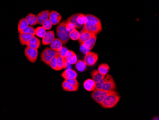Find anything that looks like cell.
I'll return each instance as SVG.
<instances>
[{
	"label": "cell",
	"mask_w": 159,
	"mask_h": 120,
	"mask_svg": "<svg viewBox=\"0 0 159 120\" xmlns=\"http://www.w3.org/2000/svg\"><path fill=\"white\" fill-rule=\"evenodd\" d=\"M121 99L118 93L111 94L107 96L100 103L102 107L106 109L112 108L116 105Z\"/></svg>",
	"instance_id": "6da1fadb"
},
{
	"label": "cell",
	"mask_w": 159,
	"mask_h": 120,
	"mask_svg": "<svg viewBox=\"0 0 159 120\" xmlns=\"http://www.w3.org/2000/svg\"><path fill=\"white\" fill-rule=\"evenodd\" d=\"M67 22L63 21L60 23L56 28V33L58 38L63 42V45H65L68 42L70 37V32L67 30L66 28V24Z\"/></svg>",
	"instance_id": "7a4b0ae2"
},
{
	"label": "cell",
	"mask_w": 159,
	"mask_h": 120,
	"mask_svg": "<svg viewBox=\"0 0 159 120\" xmlns=\"http://www.w3.org/2000/svg\"><path fill=\"white\" fill-rule=\"evenodd\" d=\"M113 93H118L116 91H105L102 89H95L93 91V92L92 94V98L97 103L100 104L103 101L107 96Z\"/></svg>",
	"instance_id": "3957f363"
},
{
	"label": "cell",
	"mask_w": 159,
	"mask_h": 120,
	"mask_svg": "<svg viewBox=\"0 0 159 120\" xmlns=\"http://www.w3.org/2000/svg\"><path fill=\"white\" fill-rule=\"evenodd\" d=\"M58 55V52L55 51L50 48H46L44 49L40 55V59L43 62L49 65L51 59Z\"/></svg>",
	"instance_id": "277c9868"
},
{
	"label": "cell",
	"mask_w": 159,
	"mask_h": 120,
	"mask_svg": "<svg viewBox=\"0 0 159 120\" xmlns=\"http://www.w3.org/2000/svg\"><path fill=\"white\" fill-rule=\"evenodd\" d=\"M117 89L116 85L112 76L107 74L104 77V80L102 89L105 91H115Z\"/></svg>",
	"instance_id": "5b68a950"
},
{
	"label": "cell",
	"mask_w": 159,
	"mask_h": 120,
	"mask_svg": "<svg viewBox=\"0 0 159 120\" xmlns=\"http://www.w3.org/2000/svg\"><path fill=\"white\" fill-rule=\"evenodd\" d=\"M83 28L86 31L96 35L102 31V23H86L84 25Z\"/></svg>",
	"instance_id": "8992f818"
},
{
	"label": "cell",
	"mask_w": 159,
	"mask_h": 120,
	"mask_svg": "<svg viewBox=\"0 0 159 120\" xmlns=\"http://www.w3.org/2000/svg\"><path fill=\"white\" fill-rule=\"evenodd\" d=\"M98 59V54L91 51L85 54L83 58V61L88 66H92L95 65Z\"/></svg>",
	"instance_id": "52a82bcc"
},
{
	"label": "cell",
	"mask_w": 159,
	"mask_h": 120,
	"mask_svg": "<svg viewBox=\"0 0 159 120\" xmlns=\"http://www.w3.org/2000/svg\"><path fill=\"white\" fill-rule=\"evenodd\" d=\"M25 55L31 63H35L38 58V49L26 47L25 49Z\"/></svg>",
	"instance_id": "ba28073f"
},
{
	"label": "cell",
	"mask_w": 159,
	"mask_h": 120,
	"mask_svg": "<svg viewBox=\"0 0 159 120\" xmlns=\"http://www.w3.org/2000/svg\"><path fill=\"white\" fill-rule=\"evenodd\" d=\"M94 34H93L91 33L90 32L86 31L84 28H82V29L80 32V36L78 39L80 44H83L89 40Z\"/></svg>",
	"instance_id": "9c48e42d"
},
{
	"label": "cell",
	"mask_w": 159,
	"mask_h": 120,
	"mask_svg": "<svg viewBox=\"0 0 159 120\" xmlns=\"http://www.w3.org/2000/svg\"><path fill=\"white\" fill-rule=\"evenodd\" d=\"M49 19L50 20L52 25L53 26L57 25L62 19L61 15L59 12L55 11H51L49 15Z\"/></svg>",
	"instance_id": "30bf717a"
},
{
	"label": "cell",
	"mask_w": 159,
	"mask_h": 120,
	"mask_svg": "<svg viewBox=\"0 0 159 120\" xmlns=\"http://www.w3.org/2000/svg\"><path fill=\"white\" fill-rule=\"evenodd\" d=\"M55 38V33L54 31L49 30L47 31L46 34L43 37L42 43L43 45H50Z\"/></svg>",
	"instance_id": "8fae6325"
},
{
	"label": "cell",
	"mask_w": 159,
	"mask_h": 120,
	"mask_svg": "<svg viewBox=\"0 0 159 120\" xmlns=\"http://www.w3.org/2000/svg\"><path fill=\"white\" fill-rule=\"evenodd\" d=\"M77 72L74 70L68 69L65 70L61 74V76L65 80L74 79L77 77Z\"/></svg>",
	"instance_id": "7c38bea8"
},
{
	"label": "cell",
	"mask_w": 159,
	"mask_h": 120,
	"mask_svg": "<svg viewBox=\"0 0 159 120\" xmlns=\"http://www.w3.org/2000/svg\"><path fill=\"white\" fill-rule=\"evenodd\" d=\"M40 41L37 37L33 36L29 41L26 45L27 47L32 48L33 49H38L40 46Z\"/></svg>",
	"instance_id": "4fadbf2b"
},
{
	"label": "cell",
	"mask_w": 159,
	"mask_h": 120,
	"mask_svg": "<svg viewBox=\"0 0 159 120\" xmlns=\"http://www.w3.org/2000/svg\"><path fill=\"white\" fill-rule=\"evenodd\" d=\"M50 14V12L49 10H45L39 13L37 15L38 24L42 25L46 20L49 18Z\"/></svg>",
	"instance_id": "5bb4252c"
},
{
	"label": "cell",
	"mask_w": 159,
	"mask_h": 120,
	"mask_svg": "<svg viewBox=\"0 0 159 120\" xmlns=\"http://www.w3.org/2000/svg\"><path fill=\"white\" fill-rule=\"evenodd\" d=\"M63 42L59 38H55L50 44V48L55 51L59 52L63 47Z\"/></svg>",
	"instance_id": "9a60e30c"
},
{
	"label": "cell",
	"mask_w": 159,
	"mask_h": 120,
	"mask_svg": "<svg viewBox=\"0 0 159 120\" xmlns=\"http://www.w3.org/2000/svg\"><path fill=\"white\" fill-rule=\"evenodd\" d=\"M56 59L57 64L58 68L59 70L66 69L67 67L68 62L65 59L61 56L58 55L56 56Z\"/></svg>",
	"instance_id": "2e32d148"
},
{
	"label": "cell",
	"mask_w": 159,
	"mask_h": 120,
	"mask_svg": "<svg viewBox=\"0 0 159 120\" xmlns=\"http://www.w3.org/2000/svg\"><path fill=\"white\" fill-rule=\"evenodd\" d=\"M97 36L96 34H94L89 40L81 45H83V47L87 48L88 50H91L93 48L94 45L95 44Z\"/></svg>",
	"instance_id": "e0dca14e"
},
{
	"label": "cell",
	"mask_w": 159,
	"mask_h": 120,
	"mask_svg": "<svg viewBox=\"0 0 159 120\" xmlns=\"http://www.w3.org/2000/svg\"><path fill=\"white\" fill-rule=\"evenodd\" d=\"M83 87L88 91H94L95 89V82L93 81V79L89 78L85 80L83 83Z\"/></svg>",
	"instance_id": "ac0fdd59"
},
{
	"label": "cell",
	"mask_w": 159,
	"mask_h": 120,
	"mask_svg": "<svg viewBox=\"0 0 159 120\" xmlns=\"http://www.w3.org/2000/svg\"><path fill=\"white\" fill-rule=\"evenodd\" d=\"M33 37V36L32 34L20 32L19 37V41H20L21 44L22 45H26L32 37Z\"/></svg>",
	"instance_id": "d6986e66"
},
{
	"label": "cell",
	"mask_w": 159,
	"mask_h": 120,
	"mask_svg": "<svg viewBox=\"0 0 159 120\" xmlns=\"http://www.w3.org/2000/svg\"><path fill=\"white\" fill-rule=\"evenodd\" d=\"M91 75L93 80L95 83L100 81L105 77V76L102 75L100 73L99 71H98V70H93L91 72Z\"/></svg>",
	"instance_id": "ffe728a7"
},
{
	"label": "cell",
	"mask_w": 159,
	"mask_h": 120,
	"mask_svg": "<svg viewBox=\"0 0 159 120\" xmlns=\"http://www.w3.org/2000/svg\"><path fill=\"white\" fill-rule=\"evenodd\" d=\"M26 20L28 23L29 26H35L38 23L37 16L33 14H28L25 17Z\"/></svg>",
	"instance_id": "44dd1931"
},
{
	"label": "cell",
	"mask_w": 159,
	"mask_h": 120,
	"mask_svg": "<svg viewBox=\"0 0 159 120\" xmlns=\"http://www.w3.org/2000/svg\"><path fill=\"white\" fill-rule=\"evenodd\" d=\"M110 67L108 64L103 63L98 67V70L103 76H106L110 70Z\"/></svg>",
	"instance_id": "7402d4cb"
},
{
	"label": "cell",
	"mask_w": 159,
	"mask_h": 120,
	"mask_svg": "<svg viewBox=\"0 0 159 120\" xmlns=\"http://www.w3.org/2000/svg\"><path fill=\"white\" fill-rule=\"evenodd\" d=\"M75 64L76 70L80 72H83L85 70L87 67V65L83 60H78Z\"/></svg>",
	"instance_id": "603a6c76"
},
{
	"label": "cell",
	"mask_w": 159,
	"mask_h": 120,
	"mask_svg": "<svg viewBox=\"0 0 159 120\" xmlns=\"http://www.w3.org/2000/svg\"><path fill=\"white\" fill-rule=\"evenodd\" d=\"M28 26H29V24L26 21L25 18L21 19L19 22L18 25V31L19 33H20V32H22Z\"/></svg>",
	"instance_id": "cb8c5ba5"
},
{
	"label": "cell",
	"mask_w": 159,
	"mask_h": 120,
	"mask_svg": "<svg viewBox=\"0 0 159 120\" xmlns=\"http://www.w3.org/2000/svg\"><path fill=\"white\" fill-rule=\"evenodd\" d=\"M86 16L87 17V20H88L87 23H101L100 20L98 18V17L94 16L93 15L87 14L86 15Z\"/></svg>",
	"instance_id": "d4e9b609"
},
{
	"label": "cell",
	"mask_w": 159,
	"mask_h": 120,
	"mask_svg": "<svg viewBox=\"0 0 159 120\" xmlns=\"http://www.w3.org/2000/svg\"><path fill=\"white\" fill-rule=\"evenodd\" d=\"M46 32V30L43 26H39L35 29V34L40 38H43Z\"/></svg>",
	"instance_id": "484cf974"
},
{
	"label": "cell",
	"mask_w": 159,
	"mask_h": 120,
	"mask_svg": "<svg viewBox=\"0 0 159 120\" xmlns=\"http://www.w3.org/2000/svg\"><path fill=\"white\" fill-rule=\"evenodd\" d=\"M78 15V14H74V15H72L71 16H70L69 18H68L67 22H68L72 23L74 24L75 26H76V29H79V28H81L82 27V26L80 25L77 22V17Z\"/></svg>",
	"instance_id": "4316f807"
},
{
	"label": "cell",
	"mask_w": 159,
	"mask_h": 120,
	"mask_svg": "<svg viewBox=\"0 0 159 120\" xmlns=\"http://www.w3.org/2000/svg\"><path fill=\"white\" fill-rule=\"evenodd\" d=\"M87 17L86 15L83 14H78V15L77 17V22L80 25L82 26L85 25L87 22Z\"/></svg>",
	"instance_id": "83f0119b"
},
{
	"label": "cell",
	"mask_w": 159,
	"mask_h": 120,
	"mask_svg": "<svg viewBox=\"0 0 159 120\" xmlns=\"http://www.w3.org/2000/svg\"><path fill=\"white\" fill-rule=\"evenodd\" d=\"M62 87L64 91H69V92H72V91H76V89L74 88V87L69 83L67 81L65 80L64 81H63L62 83Z\"/></svg>",
	"instance_id": "f1b7e54d"
},
{
	"label": "cell",
	"mask_w": 159,
	"mask_h": 120,
	"mask_svg": "<svg viewBox=\"0 0 159 120\" xmlns=\"http://www.w3.org/2000/svg\"><path fill=\"white\" fill-rule=\"evenodd\" d=\"M80 36V33L76 29L73 30L69 33V37L72 40H78Z\"/></svg>",
	"instance_id": "f546056e"
},
{
	"label": "cell",
	"mask_w": 159,
	"mask_h": 120,
	"mask_svg": "<svg viewBox=\"0 0 159 120\" xmlns=\"http://www.w3.org/2000/svg\"><path fill=\"white\" fill-rule=\"evenodd\" d=\"M66 81L68 82L72 87H74L76 91L78 89L79 87V83L76 78L74 79H71V80H66Z\"/></svg>",
	"instance_id": "4dcf8cb0"
},
{
	"label": "cell",
	"mask_w": 159,
	"mask_h": 120,
	"mask_svg": "<svg viewBox=\"0 0 159 120\" xmlns=\"http://www.w3.org/2000/svg\"><path fill=\"white\" fill-rule=\"evenodd\" d=\"M21 32L22 33H24L32 34V35L33 36H35V29L33 26H28L27 27L25 28Z\"/></svg>",
	"instance_id": "1f68e13d"
},
{
	"label": "cell",
	"mask_w": 159,
	"mask_h": 120,
	"mask_svg": "<svg viewBox=\"0 0 159 120\" xmlns=\"http://www.w3.org/2000/svg\"><path fill=\"white\" fill-rule=\"evenodd\" d=\"M42 26L46 30H50L52 27V23L49 19L46 20L44 22L42 23Z\"/></svg>",
	"instance_id": "d6a6232c"
},
{
	"label": "cell",
	"mask_w": 159,
	"mask_h": 120,
	"mask_svg": "<svg viewBox=\"0 0 159 120\" xmlns=\"http://www.w3.org/2000/svg\"><path fill=\"white\" fill-rule=\"evenodd\" d=\"M48 66H50L53 70H59L58 68L57 64L56 57H54V58L51 59Z\"/></svg>",
	"instance_id": "836d02e7"
},
{
	"label": "cell",
	"mask_w": 159,
	"mask_h": 120,
	"mask_svg": "<svg viewBox=\"0 0 159 120\" xmlns=\"http://www.w3.org/2000/svg\"><path fill=\"white\" fill-rule=\"evenodd\" d=\"M74 54L75 53L73 51L70 50H68L67 51L66 55H65V57H64L67 62L70 61V59L72 58V56H74Z\"/></svg>",
	"instance_id": "e575fe53"
},
{
	"label": "cell",
	"mask_w": 159,
	"mask_h": 120,
	"mask_svg": "<svg viewBox=\"0 0 159 120\" xmlns=\"http://www.w3.org/2000/svg\"><path fill=\"white\" fill-rule=\"evenodd\" d=\"M66 29L68 32H71L73 30L76 29V26H75L74 24L71 22H67L66 24Z\"/></svg>",
	"instance_id": "d590c367"
},
{
	"label": "cell",
	"mask_w": 159,
	"mask_h": 120,
	"mask_svg": "<svg viewBox=\"0 0 159 120\" xmlns=\"http://www.w3.org/2000/svg\"><path fill=\"white\" fill-rule=\"evenodd\" d=\"M69 49L66 47H63L61 48V50L60 51L58 52V55L61 56L64 58L66 55L67 52L68 50Z\"/></svg>",
	"instance_id": "8d00e7d4"
},
{
	"label": "cell",
	"mask_w": 159,
	"mask_h": 120,
	"mask_svg": "<svg viewBox=\"0 0 159 120\" xmlns=\"http://www.w3.org/2000/svg\"><path fill=\"white\" fill-rule=\"evenodd\" d=\"M104 78H103V79H102L101 80H100V81L95 83V89H102V86H103V82H104Z\"/></svg>",
	"instance_id": "74e56055"
},
{
	"label": "cell",
	"mask_w": 159,
	"mask_h": 120,
	"mask_svg": "<svg viewBox=\"0 0 159 120\" xmlns=\"http://www.w3.org/2000/svg\"><path fill=\"white\" fill-rule=\"evenodd\" d=\"M77 61V56H76V54H75L74 55V56H72V58L70 59V61L68 63H69V64H71V65H73V64H75Z\"/></svg>",
	"instance_id": "f35d334b"
},
{
	"label": "cell",
	"mask_w": 159,
	"mask_h": 120,
	"mask_svg": "<svg viewBox=\"0 0 159 120\" xmlns=\"http://www.w3.org/2000/svg\"><path fill=\"white\" fill-rule=\"evenodd\" d=\"M81 45V47H80V50L83 54H86V53H88L90 51V50H88L87 48H85L83 47V45Z\"/></svg>",
	"instance_id": "ab89813d"
},
{
	"label": "cell",
	"mask_w": 159,
	"mask_h": 120,
	"mask_svg": "<svg viewBox=\"0 0 159 120\" xmlns=\"http://www.w3.org/2000/svg\"><path fill=\"white\" fill-rule=\"evenodd\" d=\"M155 119H156V117H155L153 118L152 120H155ZM157 119H158V120H159V117H157Z\"/></svg>",
	"instance_id": "60d3db41"
}]
</instances>
